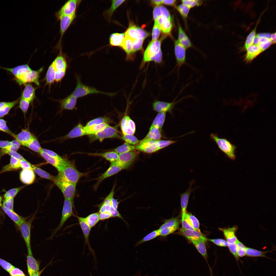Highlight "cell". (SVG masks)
I'll use <instances>...</instances> for the list:
<instances>
[{
	"label": "cell",
	"mask_w": 276,
	"mask_h": 276,
	"mask_svg": "<svg viewBox=\"0 0 276 276\" xmlns=\"http://www.w3.org/2000/svg\"><path fill=\"white\" fill-rule=\"evenodd\" d=\"M153 157V170L143 188L153 196L186 187H201L221 192H227L233 188L232 186H215L198 181L190 176L166 168L156 152H154Z\"/></svg>",
	"instance_id": "6da1fadb"
},
{
	"label": "cell",
	"mask_w": 276,
	"mask_h": 276,
	"mask_svg": "<svg viewBox=\"0 0 276 276\" xmlns=\"http://www.w3.org/2000/svg\"><path fill=\"white\" fill-rule=\"evenodd\" d=\"M162 1L138 0L133 2L110 26V32L116 40L123 34L151 28L155 13Z\"/></svg>",
	"instance_id": "7a4b0ae2"
},
{
	"label": "cell",
	"mask_w": 276,
	"mask_h": 276,
	"mask_svg": "<svg viewBox=\"0 0 276 276\" xmlns=\"http://www.w3.org/2000/svg\"><path fill=\"white\" fill-rule=\"evenodd\" d=\"M85 140V135H81L74 141L62 139L51 145L33 164L39 170H49L54 167L66 166L78 171V157L80 149Z\"/></svg>",
	"instance_id": "3957f363"
},
{
	"label": "cell",
	"mask_w": 276,
	"mask_h": 276,
	"mask_svg": "<svg viewBox=\"0 0 276 276\" xmlns=\"http://www.w3.org/2000/svg\"><path fill=\"white\" fill-rule=\"evenodd\" d=\"M238 248L228 253L218 250L205 260L192 267L176 270L177 276H242L235 257Z\"/></svg>",
	"instance_id": "277c9868"
},
{
	"label": "cell",
	"mask_w": 276,
	"mask_h": 276,
	"mask_svg": "<svg viewBox=\"0 0 276 276\" xmlns=\"http://www.w3.org/2000/svg\"><path fill=\"white\" fill-rule=\"evenodd\" d=\"M152 33V28L145 30L131 31L122 35L120 41L119 65L120 75L112 95L123 101V86L125 75L135 57L140 53Z\"/></svg>",
	"instance_id": "5b68a950"
},
{
	"label": "cell",
	"mask_w": 276,
	"mask_h": 276,
	"mask_svg": "<svg viewBox=\"0 0 276 276\" xmlns=\"http://www.w3.org/2000/svg\"><path fill=\"white\" fill-rule=\"evenodd\" d=\"M241 255L246 269H267L271 262V250L267 242L255 231L249 232L241 244Z\"/></svg>",
	"instance_id": "8992f818"
},
{
	"label": "cell",
	"mask_w": 276,
	"mask_h": 276,
	"mask_svg": "<svg viewBox=\"0 0 276 276\" xmlns=\"http://www.w3.org/2000/svg\"><path fill=\"white\" fill-rule=\"evenodd\" d=\"M49 171L41 195L62 205L71 193L72 177L60 167L51 168Z\"/></svg>",
	"instance_id": "52a82bcc"
},
{
	"label": "cell",
	"mask_w": 276,
	"mask_h": 276,
	"mask_svg": "<svg viewBox=\"0 0 276 276\" xmlns=\"http://www.w3.org/2000/svg\"><path fill=\"white\" fill-rule=\"evenodd\" d=\"M154 196L143 188L118 202L123 219L143 220L150 215Z\"/></svg>",
	"instance_id": "ba28073f"
},
{
	"label": "cell",
	"mask_w": 276,
	"mask_h": 276,
	"mask_svg": "<svg viewBox=\"0 0 276 276\" xmlns=\"http://www.w3.org/2000/svg\"><path fill=\"white\" fill-rule=\"evenodd\" d=\"M167 254L163 247L158 246L124 276H149L174 270L167 257Z\"/></svg>",
	"instance_id": "9c48e42d"
},
{
	"label": "cell",
	"mask_w": 276,
	"mask_h": 276,
	"mask_svg": "<svg viewBox=\"0 0 276 276\" xmlns=\"http://www.w3.org/2000/svg\"><path fill=\"white\" fill-rule=\"evenodd\" d=\"M112 140L132 141L135 130L130 113L124 106H119L105 124Z\"/></svg>",
	"instance_id": "30bf717a"
},
{
	"label": "cell",
	"mask_w": 276,
	"mask_h": 276,
	"mask_svg": "<svg viewBox=\"0 0 276 276\" xmlns=\"http://www.w3.org/2000/svg\"><path fill=\"white\" fill-rule=\"evenodd\" d=\"M265 80L258 75L249 73L241 91L254 109V119H262Z\"/></svg>",
	"instance_id": "8fae6325"
},
{
	"label": "cell",
	"mask_w": 276,
	"mask_h": 276,
	"mask_svg": "<svg viewBox=\"0 0 276 276\" xmlns=\"http://www.w3.org/2000/svg\"><path fill=\"white\" fill-rule=\"evenodd\" d=\"M111 142L112 138L105 124L97 134L90 153L92 169L100 172L108 165Z\"/></svg>",
	"instance_id": "7c38bea8"
},
{
	"label": "cell",
	"mask_w": 276,
	"mask_h": 276,
	"mask_svg": "<svg viewBox=\"0 0 276 276\" xmlns=\"http://www.w3.org/2000/svg\"><path fill=\"white\" fill-rule=\"evenodd\" d=\"M249 72V66L230 65L224 67L219 74L220 89L226 93H240Z\"/></svg>",
	"instance_id": "4fadbf2b"
},
{
	"label": "cell",
	"mask_w": 276,
	"mask_h": 276,
	"mask_svg": "<svg viewBox=\"0 0 276 276\" xmlns=\"http://www.w3.org/2000/svg\"><path fill=\"white\" fill-rule=\"evenodd\" d=\"M217 247L206 246L180 253H168L167 257L174 270L187 268L194 266L217 252Z\"/></svg>",
	"instance_id": "5bb4252c"
},
{
	"label": "cell",
	"mask_w": 276,
	"mask_h": 276,
	"mask_svg": "<svg viewBox=\"0 0 276 276\" xmlns=\"http://www.w3.org/2000/svg\"><path fill=\"white\" fill-rule=\"evenodd\" d=\"M249 2L248 0L223 1L220 15L209 25L210 33L220 38L229 21Z\"/></svg>",
	"instance_id": "9a60e30c"
},
{
	"label": "cell",
	"mask_w": 276,
	"mask_h": 276,
	"mask_svg": "<svg viewBox=\"0 0 276 276\" xmlns=\"http://www.w3.org/2000/svg\"><path fill=\"white\" fill-rule=\"evenodd\" d=\"M40 196L23 203H17L15 208L0 219V235L5 234L14 228L20 220L39 202Z\"/></svg>",
	"instance_id": "2e32d148"
},
{
	"label": "cell",
	"mask_w": 276,
	"mask_h": 276,
	"mask_svg": "<svg viewBox=\"0 0 276 276\" xmlns=\"http://www.w3.org/2000/svg\"><path fill=\"white\" fill-rule=\"evenodd\" d=\"M223 241L220 237L214 234L197 235L177 243L170 253L175 254L185 251L199 248L206 246L217 247L221 245Z\"/></svg>",
	"instance_id": "e0dca14e"
},
{
	"label": "cell",
	"mask_w": 276,
	"mask_h": 276,
	"mask_svg": "<svg viewBox=\"0 0 276 276\" xmlns=\"http://www.w3.org/2000/svg\"><path fill=\"white\" fill-rule=\"evenodd\" d=\"M274 53L265 49H260L257 56L249 66V73L256 74L265 81L274 76Z\"/></svg>",
	"instance_id": "ac0fdd59"
},
{
	"label": "cell",
	"mask_w": 276,
	"mask_h": 276,
	"mask_svg": "<svg viewBox=\"0 0 276 276\" xmlns=\"http://www.w3.org/2000/svg\"><path fill=\"white\" fill-rule=\"evenodd\" d=\"M0 261L12 266L28 275L30 268L26 266L14 252L12 243L0 237Z\"/></svg>",
	"instance_id": "d6986e66"
},
{
	"label": "cell",
	"mask_w": 276,
	"mask_h": 276,
	"mask_svg": "<svg viewBox=\"0 0 276 276\" xmlns=\"http://www.w3.org/2000/svg\"><path fill=\"white\" fill-rule=\"evenodd\" d=\"M60 205L57 201L42 195L40 197L38 214L50 229L56 219Z\"/></svg>",
	"instance_id": "ffe728a7"
},
{
	"label": "cell",
	"mask_w": 276,
	"mask_h": 276,
	"mask_svg": "<svg viewBox=\"0 0 276 276\" xmlns=\"http://www.w3.org/2000/svg\"><path fill=\"white\" fill-rule=\"evenodd\" d=\"M67 272L56 260L45 259L36 267L31 269L28 276H66Z\"/></svg>",
	"instance_id": "44dd1931"
},
{
	"label": "cell",
	"mask_w": 276,
	"mask_h": 276,
	"mask_svg": "<svg viewBox=\"0 0 276 276\" xmlns=\"http://www.w3.org/2000/svg\"><path fill=\"white\" fill-rule=\"evenodd\" d=\"M132 141L112 140L109 154V162L113 165L122 162L129 152Z\"/></svg>",
	"instance_id": "7402d4cb"
},
{
	"label": "cell",
	"mask_w": 276,
	"mask_h": 276,
	"mask_svg": "<svg viewBox=\"0 0 276 276\" xmlns=\"http://www.w3.org/2000/svg\"><path fill=\"white\" fill-rule=\"evenodd\" d=\"M276 101V76L265 81L263 109L267 108Z\"/></svg>",
	"instance_id": "603a6c76"
},
{
	"label": "cell",
	"mask_w": 276,
	"mask_h": 276,
	"mask_svg": "<svg viewBox=\"0 0 276 276\" xmlns=\"http://www.w3.org/2000/svg\"><path fill=\"white\" fill-rule=\"evenodd\" d=\"M244 276H273L267 269H246Z\"/></svg>",
	"instance_id": "cb8c5ba5"
},
{
	"label": "cell",
	"mask_w": 276,
	"mask_h": 276,
	"mask_svg": "<svg viewBox=\"0 0 276 276\" xmlns=\"http://www.w3.org/2000/svg\"><path fill=\"white\" fill-rule=\"evenodd\" d=\"M17 204V203H16ZM14 203L0 204V219L13 210L16 205Z\"/></svg>",
	"instance_id": "d4e9b609"
},
{
	"label": "cell",
	"mask_w": 276,
	"mask_h": 276,
	"mask_svg": "<svg viewBox=\"0 0 276 276\" xmlns=\"http://www.w3.org/2000/svg\"><path fill=\"white\" fill-rule=\"evenodd\" d=\"M274 76H276V54H274Z\"/></svg>",
	"instance_id": "484cf974"
},
{
	"label": "cell",
	"mask_w": 276,
	"mask_h": 276,
	"mask_svg": "<svg viewBox=\"0 0 276 276\" xmlns=\"http://www.w3.org/2000/svg\"><path fill=\"white\" fill-rule=\"evenodd\" d=\"M66 276H72L71 274H70L69 273H67V275Z\"/></svg>",
	"instance_id": "4316f807"
}]
</instances>
